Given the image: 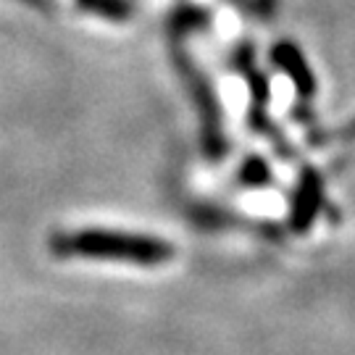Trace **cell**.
Here are the masks:
<instances>
[{
    "mask_svg": "<svg viewBox=\"0 0 355 355\" xmlns=\"http://www.w3.org/2000/svg\"><path fill=\"white\" fill-rule=\"evenodd\" d=\"M350 135H353V137H355V124H353V127H350Z\"/></svg>",
    "mask_w": 355,
    "mask_h": 355,
    "instance_id": "cell-1",
    "label": "cell"
}]
</instances>
